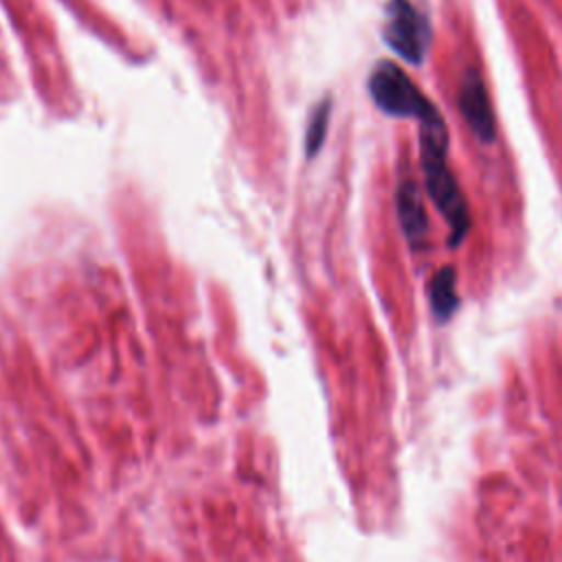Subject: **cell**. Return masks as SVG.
Returning a JSON list of instances; mask_svg holds the SVG:
<instances>
[{"instance_id":"6da1fadb","label":"cell","mask_w":562,"mask_h":562,"mask_svg":"<svg viewBox=\"0 0 562 562\" xmlns=\"http://www.w3.org/2000/svg\"><path fill=\"white\" fill-rule=\"evenodd\" d=\"M422 147V173L424 187L443 215L450 228V244H459L470 231V211L465 198L457 184L454 173L448 167V132L446 123L437 121L430 125H422L419 134Z\"/></svg>"},{"instance_id":"277c9868","label":"cell","mask_w":562,"mask_h":562,"mask_svg":"<svg viewBox=\"0 0 562 562\" xmlns=\"http://www.w3.org/2000/svg\"><path fill=\"white\" fill-rule=\"evenodd\" d=\"M459 108H461V114H463L470 132L479 140H483V143L494 140V136H496L494 112H492L483 79L474 70H468L459 83Z\"/></svg>"},{"instance_id":"7a4b0ae2","label":"cell","mask_w":562,"mask_h":562,"mask_svg":"<svg viewBox=\"0 0 562 562\" xmlns=\"http://www.w3.org/2000/svg\"><path fill=\"white\" fill-rule=\"evenodd\" d=\"M369 92L375 105L391 116L415 119L419 125L443 121L432 101H428V97L411 81V77L391 61L375 66L369 79Z\"/></svg>"},{"instance_id":"5b68a950","label":"cell","mask_w":562,"mask_h":562,"mask_svg":"<svg viewBox=\"0 0 562 562\" xmlns=\"http://www.w3.org/2000/svg\"><path fill=\"white\" fill-rule=\"evenodd\" d=\"M397 215L408 244L413 248H419L428 235V220L422 189L413 178L402 180L397 187Z\"/></svg>"},{"instance_id":"8992f818","label":"cell","mask_w":562,"mask_h":562,"mask_svg":"<svg viewBox=\"0 0 562 562\" xmlns=\"http://www.w3.org/2000/svg\"><path fill=\"white\" fill-rule=\"evenodd\" d=\"M457 279H454V270L450 266L437 270V274L430 281V305L437 318L446 321L452 316V312L457 310Z\"/></svg>"},{"instance_id":"3957f363","label":"cell","mask_w":562,"mask_h":562,"mask_svg":"<svg viewBox=\"0 0 562 562\" xmlns=\"http://www.w3.org/2000/svg\"><path fill=\"white\" fill-rule=\"evenodd\" d=\"M428 37V22L411 0H389L384 40L400 57L411 64H419L426 55Z\"/></svg>"},{"instance_id":"52a82bcc","label":"cell","mask_w":562,"mask_h":562,"mask_svg":"<svg viewBox=\"0 0 562 562\" xmlns=\"http://www.w3.org/2000/svg\"><path fill=\"white\" fill-rule=\"evenodd\" d=\"M327 119H329V101L321 103V108L314 112L310 125H307V140H305V147H307V154L314 156L325 138V127H327Z\"/></svg>"}]
</instances>
